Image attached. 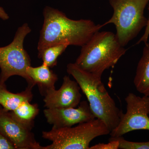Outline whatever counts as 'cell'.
<instances>
[{"label": "cell", "mask_w": 149, "mask_h": 149, "mask_svg": "<svg viewBox=\"0 0 149 149\" xmlns=\"http://www.w3.org/2000/svg\"><path fill=\"white\" fill-rule=\"evenodd\" d=\"M43 14L44 23L40 32L38 52L58 44L82 47L103 27L90 19H71L51 7L46 6Z\"/></svg>", "instance_id": "6da1fadb"}, {"label": "cell", "mask_w": 149, "mask_h": 149, "mask_svg": "<svg viewBox=\"0 0 149 149\" xmlns=\"http://www.w3.org/2000/svg\"><path fill=\"white\" fill-rule=\"evenodd\" d=\"M67 72L78 83L96 118L104 121L111 131L114 129L123 112L105 88L101 77L83 70L75 63L68 64Z\"/></svg>", "instance_id": "7a4b0ae2"}, {"label": "cell", "mask_w": 149, "mask_h": 149, "mask_svg": "<svg viewBox=\"0 0 149 149\" xmlns=\"http://www.w3.org/2000/svg\"><path fill=\"white\" fill-rule=\"evenodd\" d=\"M74 63L85 71L102 77L106 70L113 67L127 50L111 32H96L85 45Z\"/></svg>", "instance_id": "3957f363"}, {"label": "cell", "mask_w": 149, "mask_h": 149, "mask_svg": "<svg viewBox=\"0 0 149 149\" xmlns=\"http://www.w3.org/2000/svg\"><path fill=\"white\" fill-rule=\"evenodd\" d=\"M110 132L105 123L97 118L74 127L52 128L49 131L42 132L43 139L52 142L42 149H90L93 139Z\"/></svg>", "instance_id": "277c9868"}, {"label": "cell", "mask_w": 149, "mask_h": 149, "mask_svg": "<svg viewBox=\"0 0 149 149\" xmlns=\"http://www.w3.org/2000/svg\"><path fill=\"white\" fill-rule=\"evenodd\" d=\"M149 0H109L113 10L111 18L103 25L114 24L118 42L125 47L146 26L144 12Z\"/></svg>", "instance_id": "5b68a950"}, {"label": "cell", "mask_w": 149, "mask_h": 149, "mask_svg": "<svg viewBox=\"0 0 149 149\" xmlns=\"http://www.w3.org/2000/svg\"><path fill=\"white\" fill-rule=\"evenodd\" d=\"M31 32L28 24L24 23L17 29L10 44L0 47L1 83H5L9 77L18 75L26 80L28 85L35 86L26 73L27 67L31 65V60L23 46L25 37Z\"/></svg>", "instance_id": "8992f818"}, {"label": "cell", "mask_w": 149, "mask_h": 149, "mask_svg": "<svg viewBox=\"0 0 149 149\" xmlns=\"http://www.w3.org/2000/svg\"><path fill=\"white\" fill-rule=\"evenodd\" d=\"M126 112L122 113L120 122L110 133L111 137L118 138L134 130H149V97H141L129 93L125 98Z\"/></svg>", "instance_id": "52a82bcc"}, {"label": "cell", "mask_w": 149, "mask_h": 149, "mask_svg": "<svg viewBox=\"0 0 149 149\" xmlns=\"http://www.w3.org/2000/svg\"><path fill=\"white\" fill-rule=\"evenodd\" d=\"M31 130L17 121L2 107L0 109V132L13 144L16 149H42Z\"/></svg>", "instance_id": "ba28073f"}, {"label": "cell", "mask_w": 149, "mask_h": 149, "mask_svg": "<svg viewBox=\"0 0 149 149\" xmlns=\"http://www.w3.org/2000/svg\"><path fill=\"white\" fill-rule=\"evenodd\" d=\"M47 122L52 128L72 127L75 124L91 121L96 118L86 101L80 102L77 108L48 109L44 110Z\"/></svg>", "instance_id": "9c48e42d"}, {"label": "cell", "mask_w": 149, "mask_h": 149, "mask_svg": "<svg viewBox=\"0 0 149 149\" xmlns=\"http://www.w3.org/2000/svg\"><path fill=\"white\" fill-rule=\"evenodd\" d=\"M80 88L76 81L65 75L59 89L48 91L44 97L45 107L48 109L76 107L80 104L82 95Z\"/></svg>", "instance_id": "30bf717a"}, {"label": "cell", "mask_w": 149, "mask_h": 149, "mask_svg": "<svg viewBox=\"0 0 149 149\" xmlns=\"http://www.w3.org/2000/svg\"><path fill=\"white\" fill-rule=\"evenodd\" d=\"M26 73L35 85H38L42 95L44 96L47 91L55 89V85L58 79L57 75L44 63L40 66L27 67Z\"/></svg>", "instance_id": "8fae6325"}, {"label": "cell", "mask_w": 149, "mask_h": 149, "mask_svg": "<svg viewBox=\"0 0 149 149\" xmlns=\"http://www.w3.org/2000/svg\"><path fill=\"white\" fill-rule=\"evenodd\" d=\"M33 86L27 85V88L21 93H11L7 89L5 83L0 82V106L8 111H13L22 103L31 102L33 99Z\"/></svg>", "instance_id": "7c38bea8"}, {"label": "cell", "mask_w": 149, "mask_h": 149, "mask_svg": "<svg viewBox=\"0 0 149 149\" xmlns=\"http://www.w3.org/2000/svg\"><path fill=\"white\" fill-rule=\"evenodd\" d=\"M136 69L134 84L136 90L149 97V43H146Z\"/></svg>", "instance_id": "4fadbf2b"}, {"label": "cell", "mask_w": 149, "mask_h": 149, "mask_svg": "<svg viewBox=\"0 0 149 149\" xmlns=\"http://www.w3.org/2000/svg\"><path fill=\"white\" fill-rule=\"evenodd\" d=\"M30 102H24L16 109L9 112L17 121L32 130L40 109L37 104H32Z\"/></svg>", "instance_id": "5bb4252c"}, {"label": "cell", "mask_w": 149, "mask_h": 149, "mask_svg": "<svg viewBox=\"0 0 149 149\" xmlns=\"http://www.w3.org/2000/svg\"><path fill=\"white\" fill-rule=\"evenodd\" d=\"M68 46L67 44H61L48 47L38 52V58L42 59L43 63L50 68H53L57 65L59 56L64 52Z\"/></svg>", "instance_id": "9a60e30c"}, {"label": "cell", "mask_w": 149, "mask_h": 149, "mask_svg": "<svg viewBox=\"0 0 149 149\" xmlns=\"http://www.w3.org/2000/svg\"><path fill=\"white\" fill-rule=\"evenodd\" d=\"M114 138L119 142V149H149V141L144 142H134L125 140L122 137Z\"/></svg>", "instance_id": "2e32d148"}, {"label": "cell", "mask_w": 149, "mask_h": 149, "mask_svg": "<svg viewBox=\"0 0 149 149\" xmlns=\"http://www.w3.org/2000/svg\"><path fill=\"white\" fill-rule=\"evenodd\" d=\"M108 143H99L90 147V149H118L119 143L115 138L111 137Z\"/></svg>", "instance_id": "e0dca14e"}, {"label": "cell", "mask_w": 149, "mask_h": 149, "mask_svg": "<svg viewBox=\"0 0 149 149\" xmlns=\"http://www.w3.org/2000/svg\"><path fill=\"white\" fill-rule=\"evenodd\" d=\"M0 149H16L13 144L0 132Z\"/></svg>", "instance_id": "ac0fdd59"}, {"label": "cell", "mask_w": 149, "mask_h": 149, "mask_svg": "<svg viewBox=\"0 0 149 149\" xmlns=\"http://www.w3.org/2000/svg\"><path fill=\"white\" fill-rule=\"evenodd\" d=\"M148 10L149 12V5L148 7ZM149 37V15L148 18V22H147V24L146 26V29H145V32L143 35L142 36V37H141V39L140 40L138 41L137 44H139L140 43L144 42L145 44L147 43L148 42V39Z\"/></svg>", "instance_id": "d6986e66"}, {"label": "cell", "mask_w": 149, "mask_h": 149, "mask_svg": "<svg viewBox=\"0 0 149 149\" xmlns=\"http://www.w3.org/2000/svg\"><path fill=\"white\" fill-rule=\"evenodd\" d=\"M0 18L3 20H6L9 18L8 14L0 6Z\"/></svg>", "instance_id": "ffe728a7"}, {"label": "cell", "mask_w": 149, "mask_h": 149, "mask_svg": "<svg viewBox=\"0 0 149 149\" xmlns=\"http://www.w3.org/2000/svg\"><path fill=\"white\" fill-rule=\"evenodd\" d=\"M2 107L1 106H0V109H1V108Z\"/></svg>", "instance_id": "44dd1931"}]
</instances>
